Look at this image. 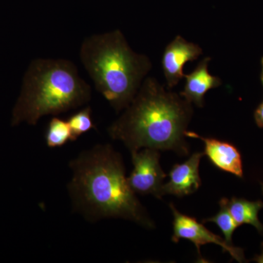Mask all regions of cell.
Segmentation results:
<instances>
[{"label": "cell", "instance_id": "1", "mask_svg": "<svg viewBox=\"0 0 263 263\" xmlns=\"http://www.w3.org/2000/svg\"><path fill=\"white\" fill-rule=\"evenodd\" d=\"M70 167L68 184L72 205L86 220L121 218L147 229L155 223L132 190L122 156L110 144H99L84 151Z\"/></svg>", "mask_w": 263, "mask_h": 263}, {"label": "cell", "instance_id": "2", "mask_svg": "<svg viewBox=\"0 0 263 263\" xmlns=\"http://www.w3.org/2000/svg\"><path fill=\"white\" fill-rule=\"evenodd\" d=\"M193 115L191 103L148 78L108 132L130 152L148 148L186 156L190 147L185 133Z\"/></svg>", "mask_w": 263, "mask_h": 263}, {"label": "cell", "instance_id": "3", "mask_svg": "<svg viewBox=\"0 0 263 263\" xmlns=\"http://www.w3.org/2000/svg\"><path fill=\"white\" fill-rule=\"evenodd\" d=\"M91 99V89L79 76L73 62L63 59L32 60L12 113L11 125L35 126L45 116H57L83 106Z\"/></svg>", "mask_w": 263, "mask_h": 263}, {"label": "cell", "instance_id": "4", "mask_svg": "<svg viewBox=\"0 0 263 263\" xmlns=\"http://www.w3.org/2000/svg\"><path fill=\"white\" fill-rule=\"evenodd\" d=\"M79 56L97 91L117 113L133 101L152 67L148 57L133 51L118 29L85 38Z\"/></svg>", "mask_w": 263, "mask_h": 263}, {"label": "cell", "instance_id": "5", "mask_svg": "<svg viewBox=\"0 0 263 263\" xmlns=\"http://www.w3.org/2000/svg\"><path fill=\"white\" fill-rule=\"evenodd\" d=\"M133 170L127 178L128 183L136 194L152 195L161 198L164 179L167 175L160 163L158 150L145 148L131 152Z\"/></svg>", "mask_w": 263, "mask_h": 263}, {"label": "cell", "instance_id": "6", "mask_svg": "<svg viewBox=\"0 0 263 263\" xmlns=\"http://www.w3.org/2000/svg\"><path fill=\"white\" fill-rule=\"evenodd\" d=\"M170 208L174 216L173 222L174 235L172 236V240L174 243H178L182 238L193 242L196 247L201 262L205 261L200 253V247L208 243L220 246L223 252H229L232 257L238 262H242L245 260V255L241 249L229 245L226 239H223L219 235L214 234L208 230L203 224L198 222L195 218L181 214L176 209L174 204H170Z\"/></svg>", "mask_w": 263, "mask_h": 263}, {"label": "cell", "instance_id": "7", "mask_svg": "<svg viewBox=\"0 0 263 263\" xmlns=\"http://www.w3.org/2000/svg\"><path fill=\"white\" fill-rule=\"evenodd\" d=\"M202 53V48L198 45L188 42L181 36L175 37L166 46L162 66L168 88L174 87L184 77L185 64L195 61Z\"/></svg>", "mask_w": 263, "mask_h": 263}, {"label": "cell", "instance_id": "8", "mask_svg": "<svg viewBox=\"0 0 263 263\" xmlns=\"http://www.w3.org/2000/svg\"><path fill=\"white\" fill-rule=\"evenodd\" d=\"M203 155L202 152H195L186 162L175 164L170 172L168 182L162 186V196L172 195L182 197L197 191L201 186L199 165Z\"/></svg>", "mask_w": 263, "mask_h": 263}, {"label": "cell", "instance_id": "9", "mask_svg": "<svg viewBox=\"0 0 263 263\" xmlns=\"http://www.w3.org/2000/svg\"><path fill=\"white\" fill-rule=\"evenodd\" d=\"M186 137L201 140L205 145L204 155L216 168L243 178L241 155L236 147L228 142L204 138L194 132L186 131Z\"/></svg>", "mask_w": 263, "mask_h": 263}, {"label": "cell", "instance_id": "10", "mask_svg": "<svg viewBox=\"0 0 263 263\" xmlns=\"http://www.w3.org/2000/svg\"><path fill=\"white\" fill-rule=\"evenodd\" d=\"M210 61V57L203 59L191 73L184 76L186 84L180 93L185 100L200 108L203 107L204 97L208 91L221 85L219 77L209 73L208 67Z\"/></svg>", "mask_w": 263, "mask_h": 263}, {"label": "cell", "instance_id": "11", "mask_svg": "<svg viewBox=\"0 0 263 263\" xmlns=\"http://www.w3.org/2000/svg\"><path fill=\"white\" fill-rule=\"evenodd\" d=\"M228 206L238 226L251 224L263 234V226L258 219L259 212L263 208L261 200L249 201L245 199L233 197L228 200Z\"/></svg>", "mask_w": 263, "mask_h": 263}, {"label": "cell", "instance_id": "12", "mask_svg": "<svg viewBox=\"0 0 263 263\" xmlns=\"http://www.w3.org/2000/svg\"><path fill=\"white\" fill-rule=\"evenodd\" d=\"M45 138L47 146L51 148L63 146L67 142L72 141V133L67 120L56 117L52 118L48 123Z\"/></svg>", "mask_w": 263, "mask_h": 263}, {"label": "cell", "instance_id": "13", "mask_svg": "<svg viewBox=\"0 0 263 263\" xmlns=\"http://www.w3.org/2000/svg\"><path fill=\"white\" fill-rule=\"evenodd\" d=\"M228 200L227 198H221L219 201L220 210L213 217L209 219H202V222H214L216 226L219 227L221 233L224 234V239L229 245L232 243V237L233 233L238 227L236 221L233 219V216L230 214L229 209L228 206Z\"/></svg>", "mask_w": 263, "mask_h": 263}, {"label": "cell", "instance_id": "14", "mask_svg": "<svg viewBox=\"0 0 263 263\" xmlns=\"http://www.w3.org/2000/svg\"><path fill=\"white\" fill-rule=\"evenodd\" d=\"M91 113L92 110L91 107L86 106L68 118L67 122L72 133V141H77L79 137L91 129H95Z\"/></svg>", "mask_w": 263, "mask_h": 263}, {"label": "cell", "instance_id": "15", "mask_svg": "<svg viewBox=\"0 0 263 263\" xmlns=\"http://www.w3.org/2000/svg\"><path fill=\"white\" fill-rule=\"evenodd\" d=\"M254 117H255L257 125L259 127H263V103H261L257 110H256Z\"/></svg>", "mask_w": 263, "mask_h": 263}, {"label": "cell", "instance_id": "16", "mask_svg": "<svg viewBox=\"0 0 263 263\" xmlns=\"http://www.w3.org/2000/svg\"><path fill=\"white\" fill-rule=\"evenodd\" d=\"M255 261H257V262L259 263H263V252L260 255L257 256V257H256Z\"/></svg>", "mask_w": 263, "mask_h": 263}, {"label": "cell", "instance_id": "17", "mask_svg": "<svg viewBox=\"0 0 263 263\" xmlns=\"http://www.w3.org/2000/svg\"><path fill=\"white\" fill-rule=\"evenodd\" d=\"M261 79H262V82L263 85V58L262 59V74H261Z\"/></svg>", "mask_w": 263, "mask_h": 263}, {"label": "cell", "instance_id": "18", "mask_svg": "<svg viewBox=\"0 0 263 263\" xmlns=\"http://www.w3.org/2000/svg\"><path fill=\"white\" fill-rule=\"evenodd\" d=\"M262 191H263V186H262Z\"/></svg>", "mask_w": 263, "mask_h": 263}]
</instances>
